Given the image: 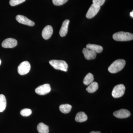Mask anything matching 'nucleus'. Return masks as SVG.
I'll use <instances>...</instances> for the list:
<instances>
[{"mask_svg":"<svg viewBox=\"0 0 133 133\" xmlns=\"http://www.w3.org/2000/svg\"><path fill=\"white\" fill-rule=\"evenodd\" d=\"M53 33V29L52 26L48 25L45 26L42 32V36L45 40H48L51 37Z\"/></svg>","mask_w":133,"mask_h":133,"instance_id":"obj_11","label":"nucleus"},{"mask_svg":"<svg viewBox=\"0 0 133 133\" xmlns=\"http://www.w3.org/2000/svg\"><path fill=\"white\" fill-rule=\"evenodd\" d=\"M16 19L19 23L28 25V26H34L35 24L34 22L30 20L24 16L18 15L16 17Z\"/></svg>","mask_w":133,"mask_h":133,"instance_id":"obj_8","label":"nucleus"},{"mask_svg":"<svg viewBox=\"0 0 133 133\" xmlns=\"http://www.w3.org/2000/svg\"><path fill=\"white\" fill-rule=\"evenodd\" d=\"M83 52L86 59L88 60L94 59L97 56L96 52L87 48L83 49Z\"/></svg>","mask_w":133,"mask_h":133,"instance_id":"obj_12","label":"nucleus"},{"mask_svg":"<svg viewBox=\"0 0 133 133\" xmlns=\"http://www.w3.org/2000/svg\"><path fill=\"white\" fill-rule=\"evenodd\" d=\"M88 119L87 115L84 112H79L76 115L75 120L77 122H83L86 121Z\"/></svg>","mask_w":133,"mask_h":133,"instance_id":"obj_14","label":"nucleus"},{"mask_svg":"<svg viewBox=\"0 0 133 133\" xmlns=\"http://www.w3.org/2000/svg\"><path fill=\"white\" fill-rule=\"evenodd\" d=\"M25 1L26 0H10L9 4L11 6H14L22 3Z\"/></svg>","mask_w":133,"mask_h":133,"instance_id":"obj_22","label":"nucleus"},{"mask_svg":"<svg viewBox=\"0 0 133 133\" xmlns=\"http://www.w3.org/2000/svg\"><path fill=\"white\" fill-rule=\"evenodd\" d=\"M113 115L118 118H125L130 116L131 113L127 109H122L114 112Z\"/></svg>","mask_w":133,"mask_h":133,"instance_id":"obj_10","label":"nucleus"},{"mask_svg":"<svg viewBox=\"0 0 133 133\" xmlns=\"http://www.w3.org/2000/svg\"><path fill=\"white\" fill-rule=\"evenodd\" d=\"M130 16L131 17H133V11H132V12H131V13H130Z\"/></svg>","mask_w":133,"mask_h":133,"instance_id":"obj_26","label":"nucleus"},{"mask_svg":"<svg viewBox=\"0 0 133 133\" xmlns=\"http://www.w3.org/2000/svg\"><path fill=\"white\" fill-rule=\"evenodd\" d=\"M125 87L122 84L118 85L114 88L112 95L114 98H118L122 97L125 93Z\"/></svg>","mask_w":133,"mask_h":133,"instance_id":"obj_4","label":"nucleus"},{"mask_svg":"<svg viewBox=\"0 0 133 133\" xmlns=\"http://www.w3.org/2000/svg\"><path fill=\"white\" fill-rule=\"evenodd\" d=\"M125 64V61L124 59H117L108 67V71L111 73H117L124 69Z\"/></svg>","mask_w":133,"mask_h":133,"instance_id":"obj_1","label":"nucleus"},{"mask_svg":"<svg viewBox=\"0 0 133 133\" xmlns=\"http://www.w3.org/2000/svg\"><path fill=\"white\" fill-rule=\"evenodd\" d=\"M1 60L0 59V65H1Z\"/></svg>","mask_w":133,"mask_h":133,"instance_id":"obj_27","label":"nucleus"},{"mask_svg":"<svg viewBox=\"0 0 133 133\" xmlns=\"http://www.w3.org/2000/svg\"><path fill=\"white\" fill-rule=\"evenodd\" d=\"M37 130L39 133H49V127L44 123H39L37 127Z\"/></svg>","mask_w":133,"mask_h":133,"instance_id":"obj_16","label":"nucleus"},{"mask_svg":"<svg viewBox=\"0 0 133 133\" xmlns=\"http://www.w3.org/2000/svg\"><path fill=\"white\" fill-rule=\"evenodd\" d=\"M31 113H32V111L31 109H28V108L22 109L21 112V114L22 116H30L31 115Z\"/></svg>","mask_w":133,"mask_h":133,"instance_id":"obj_21","label":"nucleus"},{"mask_svg":"<svg viewBox=\"0 0 133 133\" xmlns=\"http://www.w3.org/2000/svg\"><path fill=\"white\" fill-rule=\"evenodd\" d=\"M100 9V6L93 3L88 9V12L86 15V17L88 19H91L98 14Z\"/></svg>","mask_w":133,"mask_h":133,"instance_id":"obj_6","label":"nucleus"},{"mask_svg":"<svg viewBox=\"0 0 133 133\" xmlns=\"http://www.w3.org/2000/svg\"><path fill=\"white\" fill-rule=\"evenodd\" d=\"M70 21L66 19L63 22L62 27L59 30V34L61 37H64L66 35L68 32V27Z\"/></svg>","mask_w":133,"mask_h":133,"instance_id":"obj_13","label":"nucleus"},{"mask_svg":"<svg viewBox=\"0 0 133 133\" xmlns=\"http://www.w3.org/2000/svg\"><path fill=\"white\" fill-rule=\"evenodd\" d=\"M86 48L95 51L96 53H101L103 51V48L102 46L97 44H88L86 45Z\"/></svg>","mask_w":133,"mask_h":133,"instance_id":"obj_15","label":"nucleus"},{"mask_svg":"<svg viewBox=\"0 0 133 133\" xmlns=\"http://www.w3.org/2000/svg\"><path fill=\"white\" fill-rule=\"evenodd\" d=\"M68 0H52V3L56 6H61L66 3Z\"/></svg>","mask_w":133,"mask_h":133,"instance_id":"obj_23","label":"nucleus"},{"mask_svg":"<svg viewBox=\"0 0 133 133\" xmlns=\"http://www.w3.org/2000/svg\"><path fill=\"white\" fill-rule=\"evenodd\" d=\"M71 108L72 106L69 104L61 105L59 107L60 111L64 114L69 113L70 112Z\"/></svg>","mask_w":133,"mask_h":133,"instance_id":"obj_19","label":"nucleus"},{"mask_svg":"<svg viewBox=\"0 0 133 133\" xmlns=\"http://www.w3.org/2000/svg\"><path fill=\"white\" fill-rule=\"evenodd\" d=\"M51 90L49 84H46L43 85L39 86L36 88L35 92L40 95H44L49 93Z\"/></svg>","mask_w":133,"mask_h":133,"instance_id":"obj_7","label":"nucleus"},{"mask_svg":"<svg viewBox=\"0 0 133 133\" xmlns=\"http://www.w3.org/2000/svg\"><path fill=\"white\" fill-rule=\"evenodd\" d=\"M31 65L28 61L22 62L18 67V72L21 75L28 74L30 71Z\"/></svg>","mask_w":133,"mask_h":133,"instance_id":"obj_5","label":"nucleus"},{"mask_svg":"<svg viewBox=\"0 0 133 133\" xmlns=\"http://www.w3.org/2000/svg\"><path fill=\"white\" fill-rule=\"evenodd\" d=\"M94 80V78L93 74L91 73H88L84 79L83 83L85 85H88L91 83H92Z\"/></svg>","mask_w":133,"mask_h":133,"instance_id":"obj_20","label":"nucleus"},{"mask_svg":"<svg viewBox=\"0 0 133 133\" xmlns=\"http://www.w3.org/2000/svg\"><path fill=\"white\" fill-rule=\"evenodd\" d=\"M17 44V40L14 38H6L2 42V46L3 48H12L16 47Z\"/></svg>","mask_w":133,"mask_h":133,"instance_id":"obj_9","label":"nucleus"},{"mask_svg":"<svg viewBox=\"0 0 133 133\" xmlns=\"http://www.w3.org/2000/svg\"><path fill=\"white\" fill-rule=\"evenodd\" d=\"M113 38L115 41L121 42L132 41L133 39V35L129 32L119 31L114 34Z\"/></svg>","mask_w":133,"mask_h":133,"instance_id":"obj_2","label":"nucleus"},{"mask_svg":"<svg viewBox=\"0 0 133 133\" xmlns=\"http://www.w3.org/2000/svg\"><path fill=\"white\" fill-rule=\"evenodd\" d=\"M98 83L96 82H93L91 83L87 88H86V90L88 92L92 93L98 90Z\"/></svg>","mask_w":133,"mask_h":133,"instance_id":"obj_18","label":"nucleus"},{"mask_svg":"<svg viewBox=\"0 0 133 133\" xmlns=\"http://www.w3.org/2000/svg\"><path fill=\"white\" fill-rule=\"evenodd\" d=\"M49 63L54 69L66 72L68 70V65L65 61L53 59L49 61Z\"/></svg>","mask_w":133,"mask_h":133,"instance_id":"obj_3","label":"nucleus"},{"mask_svg":"<svg viewBox=\"0 0 133 133\" xmlns=\"http://www.w3.org/2000/svg\"><path fill=\"white\" fill-rule=\"evenodd\" d=\"M90 133H101V132H99V131H97V132H95V131H92V132H91Z\"/></svg>","mask_w":133,"mask_h":133,"instance_id":"obj_25","label":"nucleus"},{"mask_svg":"<svg viewBox=\"0 0 133 133\" xmlns=\"http://www.w3.org/2000/svg\"><path fill=\"white\" fill-rule=\"evenodd\" d=\"M6 104V99L5 95L0 94V112L5 111Z\"/></svg>","mask_w":133,"mask_h":133,"instance_id":"obj_17","label":"nucleus"},{"mask_svg":"<svg viewBox=\"0 0 133 133\" xmlns=\"http://www.w3.org/2000/svg\"><path fill=\"white\" fill-rule=\"evenodd\" d=\"M105 0H92L93 3L98 6H102L104 4Z\"/></svg>","mask_w":133,"mask_h":133,"instance_id":"obj_24","label":"nucleus"}]
</instances>
